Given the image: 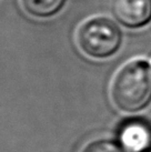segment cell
Masks as SVG:
<instances>
[{
    "label": "cell",
    "instance_id": "6da1fadb",
    "mask_svg": "<svg viewBox=\"0 0 151 152\" xmlns=\"http://www.w3.org/2000/svg\"><path fill=\"white\" fill-rule=\"evenodd\" d=\"M116 106L126 112H136L151 101V68L144 60H134L118 71L111 86Z\"/></svg>",
    "mask_w": 151,
    "mask_h": 152
},
{
    "label": "cell",
    "instance_id": "7a4b0ae2",
    "mask_svg": "<svg viewBox=\"0 0 151 152\" xmlns=\"http://www.w3.org/2000/svg\"><path fill=\"white\" fill-rule=\"evenodd\" d=\"M77 40L84 53L96 59H103L118 51L122 41V34L112 20L96 17L80 26Z\"/></svg>",
    "mask_w": 151,
    "mask_h": 152
},
{
    "label": "cell",
    "instance_id": "3957f363",
    "mask_svg": "<svg viewBox=\"0 0 151 152\" xmlns=\"http://www.w3.org/2000/svg\"><path fill=\"white\" fill-rule=\"evenodd\" d=\"M111 12L129 28H139L151 19V0H110Z\"/></svg>",
    "mask_w": 151,
    "mask_h": 152
},
{
    "label": "cell",
    "instance_id": "277c9868",
    "mask_svg": "<svg viewBox=\"0 0 151 152\" xmlns=\"http://www.w3.org/2000/svg\"><path fill=\"white\" fill-rule=\"evenodd\" d=\"M120 145L127 152H147L151 148V126L142 119H129L119 129Z\"/></svg>",
    "mask_w": 151,
    "mask_h": 152
},
{
    "label": "cell",
    "instance_id": "5b68a950",
    "mask_svg": "<svg viewBox=\"0 0 151 152\" xmlns=\"http://www.w3.org/2000/svg\"><path fill=\"white\" fill-rule=\"evenodd\" d=\"M22 6L30 16L37 18H49L62 9L66 0H21Z\"/></svg>",
    "mask_w": 151,
    "mask_h": 152
},
{
    "label": "cell",
    "instance_id": "8992f818",
    "mask_svg": "<svg viewBox=\"0 0 151 152\" xmlns=\"http://www.w3.org/2000/svg\"><path fill=\"white\" fill-rule=\"evenodd\" d=\"M81 152H127L121 145L111 140L100 139L87 144Z\"/></svg>",
    "mask_w": 151,
    "mask_h": 152
},
{
    "label": "cell",
    "instance_id": "52a82bcc",
    "mask_svg": "<svg viewBox=\"0 0 151 152\" xmlns=\"http://www.w3.org/2000/svg\"><path fill=\"white\" fill-rule=\"evenodd\" d=\"M147 152H151V148L150 149H149V150H148V151Z\"/></svg>",
    "mask_w": 151,
    "mask_h": 152
}]
</instances>
